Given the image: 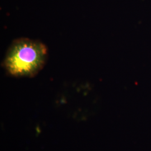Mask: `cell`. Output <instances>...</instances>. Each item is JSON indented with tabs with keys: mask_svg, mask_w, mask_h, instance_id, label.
Here are the masks:
<instances>
[{
	"mask_svg": "<svg viewBox=\"0 0 151 151\" xmlns=\"http://www.w3.org/2000/svg\"><path fill=\"white\" fill-rule=\"evenodd\" d=\"M47 49L42 42L27 38L15 40L4 61L7 72L15 77H33L42 69Z\"/></svg>",
	"mask_w": 151,
	"mask_h": 151,
	"instance_id": "6da1fadb",
	"label": "cell"
}]
</instances>
